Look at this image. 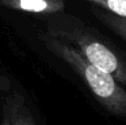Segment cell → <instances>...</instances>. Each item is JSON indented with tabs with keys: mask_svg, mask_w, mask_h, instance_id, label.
<instances>
[{
	"mask_svg": "<svg viewBox=\"0 0 126 125\" xmlns=\"http://www.w3.org/2000/svg\"><path fill=\"white\" fill-rule=\"evenodd\" d=\"M112 15L126 18V0H84Z\"/></svg>",
	"mask_w": 126,
	"mask_h": 125,
	"instance_id": "obj_6",
	"label": "cell"
},
{
	"mask_svg": "<svg viewBox=\"0 0 126 125\" xmlns=\"http://www.w3.org/2000/svg\"><path fill=\"white\" fill-rule=\"evenodd\" d=\"M0 125H35L24 97L15 92L4 99Z\"/></svg>",
	"mask_w": 126,
	"mask_h": 125,
	"instance_id": "obj_3",
	"label": "cell"
},
{
	"mask_svg": "<svg viewBox=\"0 0 126 125\" xmlns=\"http://www.w3.org/2000/svg\"><path fill=\"white\" fill-rule=\"evenodd\" d=\"M44 47L64 61L83 80L100 104L114 116L126 119V89L112 75L91 63L72 44L44 32Z\"/></svg>",
	"mask_w": 126,
	"mask_h": 125,
	"instance_id": "obj_2",
	"label": "cell"
},
{
	"mask_svg": "<svg viewBox=\"0 0 126 125\" xmlns=\"http://www.w3.org/2000/svg\"><path fill=\"white\" fill-rule=\"evenodd\" d=\"M47 33L72 44L93 65L126 86V52L100 31L75 16L58 13L47 21Z\"/></svg>",
	"mask_w": 126,
	"mask_h": 125,
	"instance_id": "obj_1",
	"label": "cell"
},
{
	"mask_svg": "<svg viewBox=\"0 0 126 125\" xmlns=\"http://www.w3.org/2000/svg\"><path fill=\"white\" fill-rule=\"evenodd\" d=\"M92 12L97 18L98 21L102 22L105 27H107L110 30L113 31L116 35H118L126 42V18L112 15L97 7H93Z\"/></svg>",
	"mask_w": 126,
	"mask_h": 125,
	"instance_id": "obj_5",
	"label": "cell"
},
{
	"mask_svg": "<svg viewBox=\"0 0 126 125\" xmlns=\"http://www.w3.org/2000/svg\"><path fill=\"white\" fill-rule=\"evenodd\" d=\"M0 4L12 10L46 16L58 15L65 8L64 0H0Z\"/></svg>",
	"mask_w": 126,
	"mask_h": 125,
	"instance_id": "obj_4",
	"label": "cell"
}]
</instances>
